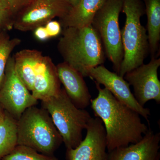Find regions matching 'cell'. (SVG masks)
Listing matches in <instances>:
<instances>
[{"label":"cell","instance_id":"cell-1","mask_svg":"<svg viewBox=\"0 0 160 160\" xmlns=\"http://www.w3.org/2000/svg\"><path fill=\"white\" fill-rule=\"evenodd\" d=\"M95 83L98 93L90 105L95 116L102 120L105 127L108 152L139 142L149 129L140 115Z\"/></svg>","mask_w":160,"mask_h":160},{"label":"cell","instance_id":"cell-16","mask_svg":"<svg viewBox=\"0 0 160 160\" xmlns=\"http://www.w3.org/2000/svg\"><path fill=\"white\" fill-rule=\"evenodd\" d=\"M42 55V52L38 50L25 49L18 52L13 56L16 71L31 92L34 83L36 67Z\"/></svg>","mask_w":160,"mask_h":160},{"label":"cell","instance_id":"cell-15","mask_svg":"<svg viewBox=\"0 0 160 160\" xmlns=\"http://www.w3.org/2000/svg\"><path fill=\"white\" fill-rule=\"evenodd\" d=\"M108 0H80L64 17L60 19L63 28L82 27L91 25L98 12Z\"/></svg>","mask_w":160,"mask_h":160},{"label":"cell","instance_id":"cell-25","mask_svg":"<svg viewBox=\"0 0 160 160\" xmlns=\"http://www.w3.org/2000/svg\"><path fill=\"white\" fill-rule=\"evenodd\" d=\"M0 9L9 10V6L5 0H0Z\"/></svg>","mask_w":160,"mask_h":160},{"label":"cell","instance_id":"cell-26","mask_svg":"<svg viewBox=\"0 0 160 160\" xmlns=\"http://www.w3.org/2000/svg\"><path fill=\"white\" fill-rule=\"evenodd\" d=\"M72 7L76 6L80 0H68Z\"/></svg>","mask_w":160,"mask_h":160},{"label":"cell","instance_id":"cell-18","mask_svg":"<svg viewBox=\"0 0 160 160\" xmlns=\"http://www.w3.org/2000/svg\"><path fill=\"white\" fill-rule=\"evenodd\" d=\"M18 120L5 110L0 119V160L18 145Z\"/></svg>","mask_w":160,"mask_h":160},{"label":"cell","instance_id":"cell-11","mask_svg":"<svg viewBox=\"0 0 160 160\" xmlns=\"http://www.w3.org/2000/svg\"><path fill=\"white\" fill-rule=\"evenodd\" d=\"M85 138L75 149H66V160H108L106 132L99 118H91Z\"/></svg>","mask_w":160,"mask_h":160},{"label":"cell","instance_id":"cell-27","mask_svg":"<svg viewBox=\"0 0 160 160\" xmlns=\"http://www.w3.org/2000/svg\"><path fill=\"white\" fill-rule=\"evenodd\" d=\"M4 112H5V109H3L2 107L0 105V119L3 116Z\"/></svg>","mask_w":160,"mask_h":160},{"label":"cell","instance_id":"cell-13","mask_svg":"<svg viewBox=\"0 0 160 160\" xmlns=\"http://www.w3.org/2000/svg\"><path fill=\"white\" fill-rule=\"evenodd\" d=\"M56 69L60 82L72 103L79 109L88 107L90 105L91 95L84 77L64 62L58 64Z\"/></svg>","mask_w":160,"mask_h":160},{"label":"cell","instance_id":"cell-9","mask_svg":"<svg viewBox=\"0 0 160 160\" xmlns=\"http://www.w3.org/2000/svg\"><path fill=\"white\" fill-rule=\"evenodd\" d=\"M160 66V59L152 58L149 63L132 69L123 77L132 86L135 98L143 107L150 100L160 103V82L158 72Z\"/></svg>","mask_w":160,"mask_h":160},{"label":"cell","instance_id":"cell-2","mask_svg":"<svg viewBox=\"0 0 160 160\" xmlns=\"http://www.w3.org/2000/svg\"><path fill=\"white\" fill-rule=\"evenodd\" d=\"M58 49L64 62L87 77L90 68L102 65L106 53L102 41L92 25L63 28Z\"/></svg>","mask_w":160,"mask_h":160},{"label":"cell","instance_id":"cell-3","mask_svg":"<svg viewBox=\"0 0 160 160\" xmlns=\"http://www.w3.org/2000/svg\"><path fill=\"white\" fill-rule=\"evenodd\" d=\"M18 145L53 156L63 140L49 112L36 106L26 109L18 120Z\"/></svg>","mask_w":160,"mask_h":160},{"label":"cell","instance_id":"cell-8","mask_svg":"<svg viewBox=\"0 0 160 160\" xmlns=\"http://www.w3.org/2000/svg\"><path fill=\"white\" fill-rule=\"evenodd\" d=\"M72 7L68 0H32L15 16L13 28L22 32L32 31L55 18L64 17Z\"/></svg>","mask_w":160,"mask_h":160},{"label":"cell","instance_id":"cell-20","mask_svg":"<svg viewBox=\"0 0 160 160\" xmlns=\"http://www.w3.org/2000/svg\"><path fill=\"white\" fill-rule=\"evenodd\" d=\"M1 160H59L54 155L42 154L28 146L18 145Z\"/></svg>","mask_w":160,"mask_h":160},{"label":"cell","instance_id":"cell-22","mask_svg":"<svg viewBox=\"0 0 160 160\" xmlns=\"http://www.w3.org/2000/svg\"><path fill=\"white\" fill-rule=\"evenodd\" d=\"M9 10L15 16L20 11L28 6L32 0H5Z\"/></svg>","mask_w":160,"mask_h":160},{"label":"cell","instance_id":"cell-23","mask_svg":"<svg viewBox=\"0 0 160 160\" xmlns=\"http://www.w3.org/2000/svg\"><path fill=\"white\" fill-rule=\"evenodd\" d=\"M49 38L56 37L62 32V26L59 22L51 20L45 25Z\"/></svg>","mask_w":160,"mask_h":160},{"label":"cell","instance_id":"cell-17","mask_svg":"<svg viewBox=\"0 0 160 160\" xmlns=\"http://www.w3.org/2000/svg\"><path fill=\"white\" fill-rule=\"evenodd\" d=\"M149 52L155 58L160 40V0H145Z\"/></svg>","mask_w":160,"mask_h":160},{"label":"cell","instance_id":"cell-4","mask_svg":"<svg viewBox=\"0 0 160 160\" xmlns=\"http://www.w3.org/2000/svg\"><path fill=\"white\" fill-rule=\"evenodd\" d=\"M122 11L126 19L121 30L124 55L118 74L124 77L127 72L144 64L149 48L146 29L141 23L145 12L141 0H123Z\"/></svg>","mask_w":160,"mask_h":160},{"label":"cell","instance_id":"cell-24","mask_svg":"<svg viewBox=\"0 0 160 160\" xmlns=\"http://www.w3.org/2000/svg\"><path fill=\"white\" fill-rule=\"evenodd\" d=\"M33 31L35 37L39 41L45 42L50 38L44 26H38Z\"/></svg>","mask_w":160,"mask_h":160},{"label":"cell","instance_id":"cell-6","mask_svg":"<svg viewBox=\"0 0 160 160\" xmlns=\"http://www.w3.org/2000/svg\"><path fill=\"white\" fill-rule=\"evenodd\" d=\"M123 0H108L98 12L92 22L102 44L106 55L118 74L124 51L119 18Z\"/></svg>","mask_w":160,"mask_h":160},{"label":"cell","instance_id":"cell-10","mask_svg":"<svg viewBox=\"0 0 160 160\" xmlns=\"http://www.w3.org/2000/svg\"><path fill=\"white\" fill-rule=\"evenodd\" d=\"M87 77L95 82L103 85L116 98L138 112L149 124L150 109L139 104L130 90L129 83L124 78L116 72L109 71L103 65L88 69Z\"/></svg>","mask_w":160,"mask_h":160},{"label":"cell","instance_id":"cell-19","mask_svg":"<svg viewBox=\"0 0 160 160\" xmlns=\"http://www.w3.org/2000/svg\"><path fill=\"white\" fill-rule=\"evenodd\" d=\"M21 42V40L18 38H11L6 31L0 32V87L4 79L6 65L10 54Z\"/></svg>","mask_w":160,"mask_h":160},{"label":"cell","instance_id":"cell-12","mask_svg":"<svg viewBox=\"0 0 160 160\" xmlns=\"http://www.w3.org/2000/svg\"><path fill=\"white\" fill-rule=\"evenodd\" d=\"M160 133L149 129L139 142L108 152V160H160Z\"/></svg>","mask_w":160,"mask_h":160},{"label":"cell","instance_id":"cell-7","mask_svg":"<svg viewBox=\"0 0 160 160\" xmlns=\"http://www.w3.org/2000/svg\"><path fill=\"white\" fill-rule=\"evenodd\" d=\"M38 103V100L20 79L15 69L13 57H10L0 87V105L18 120L26 109Z\"/></svg>","mask_w":160,"mask_h":160},{"label":"cell","instance_id":"cell-5","mask_svg":"<svg viewBox=\"0 0 160 160\" xmlns=\"http://www.w3.org/2000/svg\"><path fill=\"white\" fill-rule=\"evenodd\" d=\"M42 105L49 112L66 149L76 148L82 141V132L92 118L90 113L75 106L64 89L57 95L42 101Z\"/></svg>","mask_w":160,"mask_h":160},{"label":"cell","instance_id":"cell-28","mask_svg":"<svg viewBox=\"0 0 160 160\" xmlns=\"http://www.w3.org/2000/svg\"><path fill=\"white\" fill-rule=\"evenodd\" d=\"M2 31H1V30H0V32H2Z\"/></svg>","mask_w":160,"mask_h":160},{"label":"cell","instance_id":"cell-14","mask_svg":"<svg viewBox=\"0 0 160 160\" xmlns=\"http://www.w3.org/2000/svg\"><path fill=\"white\" fill-rule=\"evenodd\" d=\"M61 89L56 66L51 58L42 55L36 67L32 94L37 100L44 101L58 94Z\"/></svg>","mask_w":160,"mask_h":160},{"label":"cell","instance_id":"cell-21","mask_svg":"<svg viewBox=\"0 0 160 160\" xmlns=\"http://www.w3.org/2000/svg\"><path fill=\"white\" fill-rule=\"evenodd\" d=\"M14 18L9 10L0 9V30L7 31L13 28Z\"/></svg>","mask_w":160,"mask_h":160}]
</instances>
